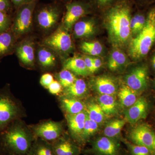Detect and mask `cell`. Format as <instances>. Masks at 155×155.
<instances>
[{"instance_id": "obj_1", "label": "cell", "mask_w": 155, "mask_h": 155, "mask_svg": "<svg viewBox=\"0 0 155 155\" xmlns=\"http://www.w3.org/2000/svg\"><path fill=\"white\" fill-rule=\"evenodd\" d=\"M131 8L126 1L111 6L105 15V23L112 44L119 48L124 46L130 38Z\"/></svg>"}, {"instance_id": "obj_2", "label": "cell", "mask_w": 155, "mask_h": 155, "mask_svg": "<svg viewBox=\"0 0 155 155\" xmlns=\"http://www.w3.org/2000/svg\"><path fill=\"white\" fill-rule=\"evenodd\" d=\"M34 140L31 136L17 122H12L0 133V143L6 151L16 155H26Z\"/></svg>"}, {"instance_id": "obj_3", "label": "cell", "mask_w": 155, "mask_h": 155, "mask_svg": "<svg viewBox=\"0 0 155 155\" xmlns=\"http://www.w3.org/2000/svg\"><path fill=\"white\" fill-rule=\"evenodd\" d=\"M155 42V7L147 14L144 27L129 43L128 53L134 60L144 58Z\"/></svg>"}, {"instance_id": "obj_4", "label": "cell", "mask_w": 155, "mask_h": 155, "mask_svg": "<svg viewBox=\"0 0 155 155\" xmlns=\"http://www.w3.org/2000/svg\"><path fill=\"white\" fill-rule=\"evenodd\" d=\"M69 31L63 25L43 40L41 45L52 50L57 55L65 56L73 49V44Z\"/></svg>"}, {"instance_id": "obj_5", "label": "cell", "mask_w": 155, "mask_h": 155, "mask_svg": "<svg viewBox=\"0 0 155 155\" xmlns=\"http://www.w3.org/2000/svg\"><path fill=\"white\" fill-rule=\"evenodd\" d=\"M36 1L25 4L18 8L11 29L17 38L30 32L33 25V14Z\"/></svg>"}, {"instance_id": "obj_6", "label": "cell", "mask_w": 155, "mask_h": 155, "mask_svg": "<svg viewBox=\"0 0 155 155\" xmlns=\"http://www.w3.org/2000/svg\"><path fill=\"white\" fill-rule=\"evenodd\" d=\"M7 88L0 90V133L17 119L19 108Z\"/></svg>"}, {"instance_id": "obj_7", "label": "cell", "mask_w": 155, "mask_h": 155, "mask_svg": "<svg viewBox=\"0 0 155 155\" xmlns=\"http://www.w3.org/2000/svg\"><path fill=\"white\" fill-rule=\"evenodd\" d=\"M61 15L58 6L48 5L39 10L37 14V24L39 28L45 32L52 30L57 26Z\"/></svg>"}, {"instance_id": "obj_8", "label": "cell", "mask_w": 155, "mask_h": 155, "mask_svg": "<svg viewBox=\"0 0 155 155\" xmlns=\"http://www.w3.org/2000/svg\"><path fill=\"white\" fill-rule=\"evenodd\" d=\"M155 134L149 125L145 124L137 125L134 128L129 135L133 144L143 146L149 149L154 154L153 141Z\"/></svg>"}, {"instance_id": "obj_9", "label": "cell", "mask_w": 155, "mask_h": 155, "mask_svg": "<svg viewBox=\"0 0 155 155\" xmlns=\"http://www.w3.org/2000/svg\"><path fill=\"white\" fill-rule=\"evenodd\" d=\"M15 51L21 64L32 67L35 61V44L31 38L25 39L16 45Z\"/></svg>"}, {"instance_id": "obj_10", "label": "cell", "mask_w": 155, "mask_h": 155, "mask_svg": "<svg viewBox=\"0 0 155 155\" xmlns=\"http://www.w3.org/2000/svg\"><path fill=\"white\" fill-rule=\"evenodd\" d=\"M62 130L63 127L61 123L50 121L35 127L34 133L37 137L52 143L61 137Z\"/></svg>"}, {"instance_id": "obj_11", "label": "cell", "mask_w": 155, "mask_h": 155, "mask_svg": "<svg viewBox=\"0 0 155 155\" xmlns=\"http://www.w3.org/2000/svg\"><path fill=\"white\" fill-rule=\"evenodd\" d=\"M87 7L83 3L77 2L67 4L66 5V12L62 25L67 30H71L74 24L81 17L87 14Z\"/></svg>"}, {"instance_id": "obj_12", "label": "cell", "mask_w": 155, "mask_h": 155, "mask_svg": "<svg viewBox=\"0 0 155 155\" xmlns=\"http://www.w3.org/2000/svg\"><path fill=\"white\" fill-rule=\"evenodd\" d=\"M127 85L136 92L144 90L147 86L148 69L145 66L136 67L126 75Z\"/></svg>"}, {"instance_id": "obj_13", "label": "cell", "mask_w": 155, "mask_h": 155, "mask_svg": "<svg viewBox=\"0 0 155 155\" xmlns=\"http://www.w3.org/2000/svg\"><path fill=\"white\" fill-rule=\"evenodd\" d=\"M92 151L96 155H121L118 143L106 136L99 137L94 142Z\"/></svg>"}, {"instance_id": "obj_14", "label": "cell", "mask_w": 155, "mask_h": 155, "mask_svg": "<svg viewBox=\"0 0 155 155\" xmlns=\"http://www.w3.org/2000/svg\"><path fill=\"white\" fill-rule=\"evenodd\" d=\"M148 110V104L146 99L140 97L125 111V117L127 122L134 124L141 119H145Z\"/></svg>"}, {"instance_id": "obj_15", "label": "cell", "mask_w": 155, "mask_h": 155, "mask_svg": "<svg viewBox=\"0 0 155 155\" xmlns=\"http://www.w3.org/2000/svg\"><path fill=\"white\" fill-rule=\"evenodd\" d=\"M56 155H79L80 149L68 139L60 137L51 143Z\"/></svg>"}, {"instance_id": "obj_16", "label": "cell", "mask_w": 155, "mask_h": 155, "mask_svg": "<svg viewBox=\"0 0 155 155\" xmlns=\"http://www.w3.org/2000/svg\"><path fill=\"white\" fill-rule=\"evenodd\" d=\"M57 55L52 50L41 45L37 50V59L38 64L45 69L51 68L55 66Z\"/></svg>"}, {"instance_id": "obj_17", "label": "cell", "mask_w": 155, "mask_h": 155, "mask_svg": "<svg viewBox=\"0 0 155 155\" xmlns=\"http://www.w3.org/2000/svg\"><path fill=\"white\" fill-rule=\"evenodd\" d=\"M17 39L11 29L0 33V59L15 51Z\"/></svg>"}, {"instance_id": "obj_18", "label": "cell", "mask_w": 155, "mask_h": 155, "mask_svg": "<svg viewBox=\"0 0 155 155\" xmlns=\"http://www.w3.org/2000/svg\"><path fill=\"white\" fill-rule=\"evenodd\" d=\"M86 116L87 114L83 112L73 115L68 114L67 116L69 129L78 142L83 130Z\"/></svg>"}, {"instance_id": "obj_19", "label": "cell", "mask_w": 155, "mask_h": 155, "mask_svg": "<svg viewBox=\"0 0 155 155\" xmlns=\"http://www.w3.org/2000/svg\"><path fill=\"white\" fill-rule=\"evenodd\" d=\"M64 69L74 72L77 75L86 76L89 72L87 68L83 58L74 56L65 60L63 63Z\"/></svg>"}, {"instance_id": "obj_20", "label": "cell", "mask_w": 155, "mask_h": 155, "mask_svg": "<svg viewBox=\"0 0 155 155\" xmlns=\"http://www.w3.org/2000/svg\"><path fill=\"white\" fill-rule=\"evenodd\" d=\"M73 27L74 35L78 38L90 36L95 30L94 22L91 19L77 21Z\"/></svg>"}, {"instance_id": "obj_21", "label": "cell", "mask_w": 155, "mask_h": 155, "mask_svg": "<svg viewBox=\"0 0 155 155\" xmlns=\"http://www.w3.org/2000/svg\"><path fill=\"white\" fill-rule=\"evenodd\" d=\"M26 155H56L51 143L41 138L34 140Z\"/></svg>"}, {"instance_id": "obj_22", "label": "cell", "mask_w": 155, "mask_h": 155, "mask_svg": "<svg viewBox=\"0 0 155 155\" xmlns=\"http://www.w3.org/2000/svg\"><path fill=\"white\" fill-rule=\"evenodd\" d=\"M94 86L101 94L113 95L116 93V85L114 81L107 76H99L95 79Z\"/></svg>"}, {"instance_id": "obj_23", "label": "cell", "mask_w": 155, "mask_h": 155, "mask_svg": "<svg viewBox=\"0 0 155 155\" xmlns=\"http://www.w3.org/2000/svg\"><path fill=\"white\" fill-rule=\"evenodd\" d=\"M137 92L127 85L122 86L118 94L122 106L125 107H129L133 105L137 100Z\"/></svg>"}, {"instance_id": "obj_24", "label": "cell", "mask_w": 155, "mask_h": 155, "mask_svg": "<svg viewBox=\"0 0 155 155\" xmlns=\"http://www.w3.org/2000/svg\"><path fill=\"white\" fill-rule=\"evenodd\" d=\"M86 84L81 79H77L70 86L65 88L64 94L68 97L75 98L83 96L86 93Z\"/></svg>"}, {"instance_id": "obj_25", "label": "cell", "mask_w": 155, "mask_h": 155, "mask_svg": "<svg viewBox=\"0 0 155 155\" xmlns=\"http://www.w3.org/2000/svg\"><path fill=\"white\" fill-rule=\"evenodd\" d=\"M99 105L105 115L110 116L116 113L117 104L115 98L111 95L101 94L98 99Z\"/></svg>"}, {"instance_id": "obj_26", "label": "cell", "mask_w": 155, "mask_h": 155, "mask_svg": "<svg viewBox=\"0 0 155 155\" xmlns=\"http://www.w3.org/2000/svg\"><path fill=\"white\" fill-rule=\"evenodd\" d=\"M127 61V58L124 53L118 49L114 50L109 57L108 66L109 69L113 71L124 66Z\"/></svg>"}, {"instance_id": "obj_27", "label": "cell", "mask_w": 155, "mask_h": 155, "mask_svg": "<svg viewBox=\"0 0 155 155\" xmlns=\"http://www.w3.org/2000/svg\"><path fill=\"white\" fill-rule=\"evenodd\" d=\"M62 106L68 114H76L83 112L84 106L80 101L74 98L65 97L61 100Z\"/></svg>"}, {"instance_id": "obj_28", "label": "cell", "mask_w": 155, "mask_h": 155, "mask_svg": "<svg viewBox=\"0 0 155 155\" xmlns=\"http://www.w3.org/2000/svg\"><path fill=\"white\" fill-rule=\"evenodd\" d=\"M98 128L97 123L89 119L87 115L84 122V127L81 134L79 142L84 143L86 142L91 136L96 132Z\"/></svg>"}, {"instance_id": "obj_29", "label": "cell", "mask_w": 155, "mask_h": 155, "mask_svg": "<svg viewBox=\"0 0 155 155\" xmlns=\"http://www.w3.org/2000/svg\"><path fill=\"white\" fill-rule=\"evenodd\" d=\"M126 121L123 119H118L110 122L104 130L105 135L109 138L115 137L120 133Z\"/></svg>"}, {"instance_id": "obj_30", "label": "cell", "mask_w": 155, "mask_h": 155, "mask_svg": "<svg viewBox=\"0 0 155 155\" xmlns=\"http://www.w3.org/2000/svg\"><path fill=\"white\" fill-rule=\"evenodd\" d=\"M87 115L89 119L97 123L103 122L105 114L99 104H90L87 106Z\"/></svg>"}, {"instance_id": "obj_31", "label": "cell", "mask_w": 155, "mask_h": 155, "mask_svg": "<svg viewBox=\"0 0 155 155\" xmlns=\"http://www.w3.org/2000/svg\"><path fill=\"white\" fill-rule=\"evenodd\" d=\"M80 49L84 54L92 56L99 55L103 51L102 46L98 41H84Z\"/></svg>"}, {"instance_id": "obj_32", "label": "cell", "mask_w": 155, "mask_h": 155, "mask_svg": "<svg viewBox=\"0 0 155 155\" xmlns=\"http://www.w3.org/2000/svg\"><path fill=\"white\" fill-rule=\"evenodd\" d=\"M146 21V17L140 13L136 14L131 17L130 29L131 33L137 35L144 27Z\"/></svg>"}, {"instance_id": "obj_33", "label": "cell", "mask_w": 155, "mask_h": 155, "mask_svg": "<svg viewBox=\"0 0 155 155\" xmlns=\"http://www.w3.org/2000/svg\"><path fill=\"white\" fill-rule=\"evenodd\" d=\"M57 77L62 87L65 88L70 86L77 79L73 73L66 69H63L58 73Z\"/></svg>"}, {"instance_id": "obj_34", "label": "cell", "mask_w": 155, "mask_h": 155, "mask_svg": "<svg viewBox=\"0 0 155 155\" xmlns=\"http://www.w3.org/2000/svg\"><path fill=\"white\" fill-rule=\"evenodd\" d=\"M127 148L129 150L130 155H153V153L147 147L143 146L137 145L126 142Z\"/></svg>"}, {"instance_id": "obj_35", "label": "cell", "mask_w": 155, "mask_h": 155, "mask_svg": "<svg viewBox=\"0 0 155 155\" xmlns=\"http://www.w3.org/2000/svg\"><path fill=\"white\" fill-rule=\"evenodd\" d=\"M12 21L9 14L0 11V33L11 29Z\"/></svg>"}, {"instance_id": "obj_36", "label": "cell", "mask_w": 155, "mask_h": 155, "mask_svg": "<svg viewBox=\"0 0 155 155\" xmlns=\"http://www.w3.org/2000/svg\"><path fill=\"white\" fill-rule=\"evenodd\" d=\"M48 89L52 94H58L62 91V86L58 81L54 80L50 84Z\"/></svg>"}, {"instance_id": "obj_37", "label": "cell", "mask_w": 155, "mask_h": 155, "mask_svg": "<svg viewBox=\"0 0 155 155\" xmlns=\"http://www.w3.org/2000/svg\"><path fill=\"white\" fill-rule=\"evenodd\" d=\"M54 77L50 73H45L42 75L41 78L40 82L42 86L48 88L50 84L54 81Z\"/></svg>"}, {"instance_id": "obj_38", "label": "cell", "mask_w": 155, "mask_h": 155, "mask_svg": "<svg viewBox=\"0 0 155 155\" xmlns=\"http://www.w3.org/2000/svg\"><path fill=\"white\" fill-rule=\"evenodd\" d=\"M11 0H0V11L9 14L12 8Z\"/></svg>"}, {"instance_id": "obj_39", "label": "cell", "mask_w": 155, "mask_h": 155, "mask_svg": "<svg viewBox=\"0 0 155 155\" xmlns=\"http://www.w3.org/2000/svg\"><path fill=\"white\" fill-rule=\"evenodd\" d=\"M85 62L87 68L89 72L94 73L95 72L93 63L92 58L88 56H85L83 58Z\"/></svg>"}, {"instance_id": "obj_40", "label": "cell", "mask_w": 155, "mask_h": 155, "mask_svg": "<svg viewBox=\"0 0 155 155\" xmlns=\"http://www.w3.org/2000/svg\"><path fill=\"white\" fill-rule=\"evenodd\" d=\"M12 4L17 8L25 4L31 2L35 0H11Z\"/></svg>"}, {"instance_id": "obj_41", "label": "cell", "mask_w": 155, "mask_h": 155, "mask_svg": "<svg viewBox=\"0 0 155 155\" xmlns=\"http://www.w3.org/2000/svg\"><path fill=\"white\" fill-rule=\"evenodd\" d=\"M93 63L94 67L95 72L97 69H99L102 65V61L101 59L98 58H92Z\"/></svg>"}, {"instance_id": "obj_42", "label": "cell", "mask_w": 155, "mask_h": 155, "mask_svg": "<svg viewBox=\"0 0 155 155\" xmlns=\"http://www.w3.org/2000/svg\"><path fill=\"white\" fill-rule=\"evenodd\" d=\"M114 0H95L98 5L101 6L107 5L112 2Z\"/></svg>"}, {"instance_id": "obj_43", "label": "cell", "mask_w": 155, "mask_h": 155, "mask_svg": "<svg viewBox=\"0 0 155 155\" xmlns=\"http://www.w3.org/2000/svg\"><path fill=\"white\" fill-rule=\"evenodd\" d=\"M7 153V152L0 143V155H6Z\"/></svg>"}, {"instance_id": "obj_44", "label": "cell", "mask_w": 155, "mask_h": 155, "mask_svg": "<svg viewBox=\"0 0 155 155\" xmlns=\"http://www.w3.org/2000/svg\"><path fill=\"white\" fill-rule=\"evenodd\" d=\"M152 63L153 67L155 69V54L153 56L152 60Z\"/></svg>"}, {"instance_id": "obj_45", "label": "cell", "mask_w": 155, "mask_h": 155, "mask_svg": "<svg viewBox=\"0 0 155 155\" xmlns=\"http://www.w3.org/2000/svg\"><path fill=\"white\" fill-rule=\"evenodd\" d=\"M153 148L155 151V137H154V139L153 144Z\"/></svg>"}, {"instance_id": "obj_46", "label": "cell", "mask_w": 155, "mask_h": 155, "mask_svg": "<svg viewBox=\"0 0 155 155\" xmlns=\"http://www.w3.org/2000/svg\"><path fill=\"white\" fill-rule=\"evenodd\" d=\"M6 155H16L14 154H12L8 153H7V154Z\"/></svg>"}, {"instance_id": "obj_47", "label": "cell", "mask_w": 155, "mask_h": 155, "mask_svg": "<svg viewBox=\"0 0 155 155\" xmlns=\"http://www.w3.org/2000/svg\"></svg>"}]
</instances>
